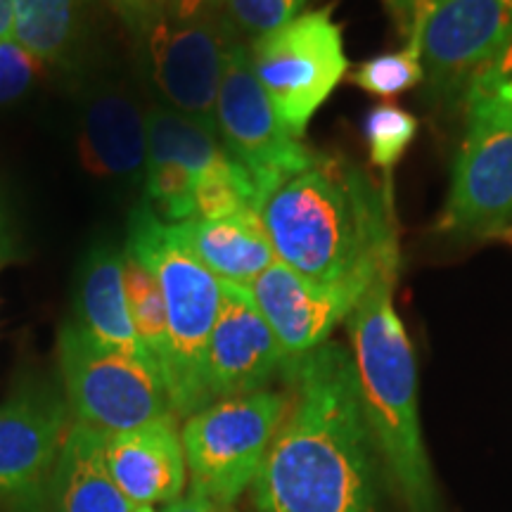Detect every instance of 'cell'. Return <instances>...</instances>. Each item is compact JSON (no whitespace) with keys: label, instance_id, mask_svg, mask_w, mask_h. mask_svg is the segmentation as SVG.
Instances as JSON below:
<instances>
[{"label":"cell","instance_id":"obj_22","mask_svg":"<svg viewBox=\"0 0 512 512\" xmlns=\"http://www.w3.org/2000/svg\"><path fill=\"white\" fill-rule=\"evenodd\" d=\"M361 128L368 143L370 162L384 174V188L392 190L396 164L401 162L415 136H418V117L394 105V102H380L366 112Z\"/></svg>","mask_w":512,"mask_h":512},{"label":"cell","instance_id":"obj_19","mask_svg":"<svg viewBox=\"0 0 512 512\" xmlns=\"http://www.w3.org/2000/svg\"><path fill=\"white\" fill-rule=\"evenodd\" d=\"M55 512H136L107 470L105 434L72 420L53 482Z\"/></svg>","mask_w":512,"mask_h":512},{"label":"cell","instance_id":"obj_4","mask_svg":"<svg viewBox=\"0 0 512 512\" xmlns=\"http://www.w3.org/2000/svg\"><path fill=\"white\" fill-rule=\"evenodd\" d=\"M126 249L157 275L166 306L169 356L164 384L176 418L207 406L204 358L221 306V280L183 245L174 226L164 223L150 204H140L128 221Z\"/></svg>","mask_w":512,"mask_h":512},{"label":"cell","instance_id":"obj_33","mask_svg":"<svg viewBox=\"0 0 512 512\" xmlns=\"http://www.w3.org/2000/svg\"><path fill=\"white\" fill-rule=\"evenodd\" d=\"M136 512H159L157 508H138Z\"/></svg>","mask_w":512,"mask_h":512},{"label":"cell","instance_id":"obj_20","mask_svg":"<svg viewBox=\"0 0 512 512\" xmlns=\"http://www.w3.org/2000/svg\"><path fill=\"white\" fill-rule=\"evenodd\" d=\"M12 41L41 67H72L86 36L91 0H12Z\"/></svg>","mask_w":512,"mask_h":512},{"label":"cell","instance_id":"obj_9","mask_svg":"<svg viewBox=\"0 0 512 512\" xmlns=\"http://www.w3.org/2000/svg\"><path fill=\"white\" fill-rule=\"evenodd\" d=\"M216 133L228 155L252 176L259 202L287 178L309 169L320 155L302 138H294L273 110L252 69L245 38H238L228 50L216 100Z\"/></svg>","mask_w":512,"mask_h":512},{"label":"cell","instance_id":"obj_2","mask_svg":"<svg viewBox=\"0 0 512 512\" xmlns=\"http://www.w3.org/2000/svg\"><path fill=\"white\" fill-rule=\"evenodd\" d=\"M280 264L318 283L399 271L394 192L344 157L318 155L259 207Z\"/></svg>","mask_w":512,"mask_h":512},{"label":"cell","instance_id":"obj_23","mask_svg":"<svg viewBox=\"0 0 512 512\" xmlns=\"http://www.w3.org/2000/svg\"><path fill=\"white\" fill-rule=\"evenodd\" d=\"M467 117L512 126V38L472 74L463 93Z\"/></svg>","mask_w":512,"mask_h":512},{"label":"cell","instance_id":"obj_10","mask_svg":"<svg viewBox=\"0 0 512 512\" xmlns=\"http://www.w3.org/2000/svg\"><path fill=\"white\" fill-rule=\"evenodd\" d=\"M69 425L67 401L50 387L34 384L0 401V503L41 508L53 489Z\"/></svg>","mask_w":512,"mask_h":512},{"label":"cell","instance_id":"obj_29","mask_svg":"<svg viewBox=\"0 0 512 512\" xmlns=\"http://www.w3.org/2000/svg\"><path fill=\"white\" fill-rule=\"evenodd\" d=\"M159 512H233V508H226V505L211 501V498L197 494V491H192L188 486L181 498H176L174 503L164 505Z\"/></svg>","mask_w":512,"mask_h":512},{"label":"cell","instance_id":"obj_16","mask_svg":"<svg viewBox=\"0 0 512 512\" xmlns=\"http://www.w3.org/2000/svg\"><path fill=\"white\" fill-rule=\"evenodd\" d=\"M79 159L95 178L145 181L147 121L131 95L105 91L88 102L79 133Z\"/></svg>","mask_w":512,"mask_h":512},{"label":"cell","instance_id":"obj_3","mask_svg":"<svg viewBox=\"0 0 512 512\" xmlns=\"http://www.w3.org/2000/svg\"><path fill=\"white\" fill-rule=\"evenodd\" d=\"M399 271L375 280L347 318L363 411L396 489L411 512H437L430 458L422 439L418 366L406 325L394 306Z\"/></svg>","mask_w":512,"mask_h":512},{"label":"cell","instance_id":"obj_15","mask_svg":"<svg viewBox=\"0 0 512 512\" xmlns=\"http://www.w3.org/2000/svg\"><path fill=\"white\" fill-rule=\"evenodd\" d=\"M107 470L133 508H164L188 489L176 415L105 437Z\"/></svg>","mask_w":512,"mask_h":512},{"label":"cell","instance_id":"obj_27","mask_svg":"<svg viewBox=\"0 0 512 512\" xmlns=\"http://www.w3.org/2000/svg\"><path fill=\"white\" fill-rule=\"evenodd\" d=\"M387 5L389 15H392L396 29L408 41H420L422 27H425L427 17L437 8L439 0H382Z\"/></svg>","mask_w":512,"mask_h":512},{"label":"cell","instance_id":"obj_26","mask_svg":"<svg viewBox=\"0 0 512 512\" xmlns=\"http://www.w3.org/2000/svg\"><path fill=\"white\" fill-rule=\"evenodd\" d=\"M38 64L12 38H0V107L22 98L34 86Z\"/></svg>","mask_w":512,"mask_h":512},{"label":"cell","instance_id":"obj_13","mask_svg":"<svg viewBox=\"0 0 512 512\" xmlns=\"http://www.w3.org/2000/svg\"><path fill=\"white\" fill-rule=\"evenodd\" d=\"M512 38V0H439L420 34L427 93L463 95L467 81Z\"/></svg>","mask_w":512,"mask_h":512},{"label":"cell","instance_id":"obj_32","mask_svg":"<svg viewBox=\"0 0 512 512\" xmlns=\"http://www.w3.org/2000/svg\"><path fill=\"white\" fill-rule=\"evenodd\" d=\"M498 240H503V242H508V245H512V226L510 228H505V230H501V233L496 235Z\"/></svg>","mask_w":512,"mask_h":512},{"label":"cell","instance_id":"obj_21","mask_svg":"<svg viewBox=\"0 0 512 512\" xmlns=\"http://www.w3.org/2000/svg\"><path fill=\"white\" fill-rule=\"evenodd\" d=\"M124 287L126 302L131 311L133 328L164 377L166 356H169V328H166V306L157 275L138 259L131 249L124 247Z\"/></svg>","mask_w":512,"mask_h":512},{"label":"cell","instance_id":"obj_28","mask_svg":"<svg viewBox=\"0 0 512 512\" xmlns=\"http://www.w3.org/2000/svg\"><path fill=\"white\" fill-rule=\"evenodd\" d=\"M223 3L226 0H166L169 12L178 22H195V19L221 15Z\"/></svg>","mask_w":512,"mask_h":512},{"label":"cell","instance_id":"obj_11","mask_svg":"<svg viewBox=\"0 0 512 512\" xmlns=\"http://www.w3.org/2000/svg\"><path fill=\"white\" fill-rule=\"evenodd\" d=\"M512 226V126L467 117L453 162L451 188L437 228L451 235L496 238Z\"/></svg>","mask_w":512,"mask_h":512},{"label":"cell","instance_id":"obj_12","mask_svg":"<svg viewBox=\"0 0 512 512\" xmlns=\"http://www.w3.org/2000/svg\"><path fill=\"white\" fill-rule=\"evenodd\" d=\"M375 280L318 283L275 261L247 290L292 363L330 342L337 325L347 323Z\"/></svg>","mask_w":512,"mask_h":512},{"label":"cell","instance_id":"obj_18","mask_svg":"<svg viewBox=\"0 0 512 512\" xmlns=\"http://www.w3.org/2000/svg\"><path fill=\"white\" fill-rule=\"evenodd\" d=\"M174 230L183 245L223 283L249 287L278 261L259 211L254 209L223 219H190L176 223Z\"/></svg>","mask_w":512,"mask_h":512},{"label":"cell","instance_id":"obj_30","mask_svg":"<svg viewBox=\"0 0 512 512\" xmlns=\"http://www.w3.org/2000/svg\"><path fill=\"white\" fill-rule=\"evenodd\" d=\"M12 256H15V242H12L8 216H5L3 204H0V264L12 259Z\"/></svg>","mask_w":512,"mask_h":512},{"label":"cell","instance_id":"obj_31","mask_svg":"<svg viewBox=\"0 0 512 512\" xmlns=\"http://www.w3.org/2000/svg\"><path fill=\"white\" fill-rule=\"evenodd\" d=\"M12 17H15L12 0H0V38H12Z\"/></svg>","mask_w":512,"mask_h":512},{"label":"cell","instance_id":"obj_14","mask_svg":"<svg viewBox=\"0 0 512 512\" xmlns=\"http://www.w3.org/2000/svg\"><path fill=\"white\" fill-rule=\"evenodd\" d=\"M290 366L247 287L221 280V306L204 358V396L211 401L268 389Z\"/></svg>","mask_w":512,"mask_h":512},{"label":"cell","instance_id":"obj_25","mask_svg":"<svg viewBox=\"0 0 512 512\" xmlns=\"http://www.w3.org/2000/svg\"><path fill=\"white\" fill-rule=\"evenodd\" d=\"M309 0H226L223 17L245 41L273 31L302 15Z\"/></svg>","mask_w":512,"mask_h":512},{"label":"cell","instance_id":"obj_17","mask_svg":"<svg viewBox=\"0 0 512 512\" xmlns=\"http://www.w3.org/2000/svg\"><path fill=\"white\" fill-rule=\"evenodd\" d=\"M74 323L100 347L150 361L128 311L124 252L117 247L98 245L83 259L76 285Z\"/></svg>","mask_w":512,"mask_h":512},{"label":"cell","instance_id":"obj_7","mask_svg":"<svg viewBox=\"0 0 512 512\" xmlns=\"http://www.w3.org/2000/svg\"><path fill=\"white\" fill-rule=\"evenodd\" d=\"M57 361L72 420L105 437L176 415L155 363L100 347L74 320L57 337Z\"/></svg>","mask_w":512,"mask_h":512},{"label":"cell","instance_id":"obj_5","mask_svg":"<svg viewBox=\"0 0 512 512\" xmlns=\"http://www.w3.org/2000/svg\"><path fill=\"white\" fill-rule=\"evenodd\" d=\"M162 105L216 133V100L228 50L238 41L226 17L178 22L166 0H110Z\"/></svg>","mask_w":512,"mask_h":512},{"label":"cell","instance_id":"obj_6","mask_svg":"<svg viewBox=\"0 0 512 512\" xmlns=\"http://www.w3.org/2000/svg\"><path fill=\"white\" fill-rule=\"evenodd\" d=\"M287 403L290 394L259 389L211 401L188 415L181 441L190 489L233 508L252 489Z\"/></svg>","mask_w":512,"mask_h":512},{"label":"cell","instance_id":"obj_8","mask_svg":"<svg viewBox=\"0 0 512 512\" xmlns=\"http://www.w3.org/2000/svg\"><path fill=\"white\" fill-rule=\"evenodd\" d=\"M252 69L273 110L294 138L349 72L342 27L332 8L302 12L283 27L249 41Z\"/></svg>","mask_w":512,"mask_h":512},{"label":"cell","instance_id":"obj_1","mask_svg":"<svg viewBox=\"0 0 512 512\" xmlns=\"http://www.w3.org/2000/svg\"><path fill=\"white\" fill-rule=\"evenodd\" d=\"M285 418L252 484L256 512H375L377 446L354 361L325 342L287 366Z\"/></svg>","mask_w":512,"mask_h":512},{"label":"cell","instance_id":"obj_24","mask_svg":"<svg viewBox=\"0 0 512 512\" xmlns=\"http://www.w3.org/2000/svg\"><path fill=\"white\" fill-rule=\"evenodd\" d=\"M425 81L420 41H408L396 53L377 55L358 64L351 72V83L375 98H396Z\"/></svg>","mask_w":512,"mask_h":512}]
</instances>
